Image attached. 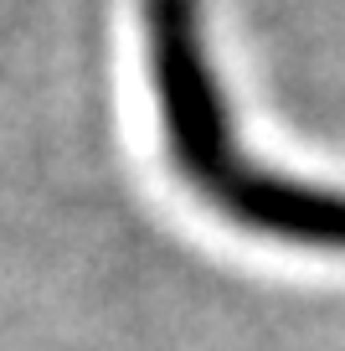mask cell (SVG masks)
I'll use <instances>...</instances> for the list:
<instances>
[{"mask_svg": "<svg viewBox=\"0 0 345 351\" xmlns=\"http://www.w3.org/2000/svg\"><path fill=\"white\" fill-rule=\"evenodd\" d=\"M150 67L160 93V119L175 171L238 228L268 232L283 243L345 253V197L324 186H299L273 171H258L232 140L222 88L201 47L196 0H150Z\"/></svg>", "mask_w": 345, "mask_h": 351, "instance_id": "obj_1", "label": "cell"}]
</instances>
